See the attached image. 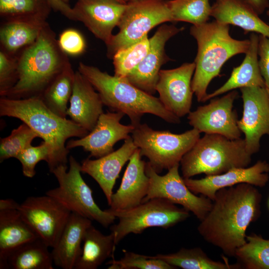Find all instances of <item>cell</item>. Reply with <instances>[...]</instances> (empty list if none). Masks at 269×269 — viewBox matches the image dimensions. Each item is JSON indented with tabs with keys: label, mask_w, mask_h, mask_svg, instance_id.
Here are the masks:
<instances>
[{
	"label": "cell",
	"mask_w": 269,
	"mask_h": 269,
	"mask_svg": "<svg viewBox=\"0 0 269 269\" xmlns=\"http://www.w3.org/2000/svg\"><path fill=\"white\" fill-rule=\"evenodd\" d=\"M249 40V48L241 64L233 68L230 77L222 86L208 94L205 102L238 88L266 87L258 63L259 35L252 32Z\"/></svg>",
	"instance_id": "cell-26"
},
{
	"label": "cell",
	"mask_w": 269,
	"mask_h": 269,
	"mask_svg": "<svg viewBox=\"0 0 269 269\" xmlns=\"http://www.w3.org/2000/svg\"><path fill=\"white\" fill-rule=\"evenodd\" d=\"M17 58L18 80L2 97L19 99L40 96L69 61L48 23L36 40Z\"/></svg>",
	"instance_id": "cell-3"
},
{
	"label": "cell",
	"mask_w": 269,
	"mask_h": 269,
	"mask_svg": "<svg viewBox=\"0 0 269 269\" xmlns=\"http://www.w3.org/2000/svg\"><path fill=\"white\" fill-rule=\"evenodd\" d=\"M38 238L23 219L18 207L0 209V269H8L7 260L13 252Z\"/></svg>",
	"instance_id": "cell-24"
},
{
	"label": "cell",
	"mask_w": 269,
	"mask_h": 269,
	"mask_svg": "<svg viewBox=\"0 0 269 269\" xmlns=\"http://www.w3.org/2000/svg\"><path fill=\"white\" fill-rule=\"evenodd\" d=\"M211 16L219 22L240 27L245 33L269 37V25L244 0H215L211 5Z\"/></svg>",
	"instance_id": "cell-25"
},
{
	"label": "cell",
	"mask_w": 269,
	"mask_h": 269,
	"mask_svg": "<svg viewBox=\"0 0 269 269\" xmlns=\"http://www.w3.org/2000/svg\"><path fill=\"white\" fill-rule=\"evenodd\" d=\"M229 29V24L215 20L190 27V34L197 44L191 86L199 102H205L208 87L220 75L224 63L235 55L246 54L249 48V39H234Z\"/></svg>",
	"instance_id": "cell-5"
},
{
	"label": "cell",
	"mask_w": 269,
	"mask_h": 269,
	"mask_svg": "<svg viewBox=\"0 0 269 269\" xmlns=\"http://www.w3.org/2000/svg\"><path fill=\"white\" fill-rule=\"evenodd\" d=\"M127 4L116 0H78L73 10L75 21L82 22L96 38L107 45Z\"/></svg>",
	"instance_id": "cell-19"
},
{
	"label": "cell",
	"mask_w": 269,
	"mask_h": 269,
	"mask_svg": "<svg viewBox=\"0 0 269 269\" xmlns=\"http://www.w3.org/2000/svg\"><path fill=\"white\" fill-rule=\"evenodd\" d=\"M24 221L49 247L53 248L71 212L53 197L46 194L30 196L19 204Z\"/></svg>",
	"instance_id": "cell-12"
},
{
	"label": "cell",
	"mask_w": 269,
	"mask_h": 269,
	"mask_svg": "<svg viewBox=\"0 0 269 269\" xmlns=\"http://www.w3.org/2000/svg\"><path fill=\"white\" fill-rule=\"evenodd\" d=\"M36 137H40L38 134L25 123L13 129L8 136L0 138V162L10 158H16Z\"/></svg>",
	"instance_id": "cell-36"
},
{
	"label": "cell",
	"mask_w": 269,
	"mask_h": 269,
	"mask_svg": "<svg viewBox=\"0 0 269 269\" xmlns=\"http://www.w3.org/2000/svg\"><path fill=\"white\" fill-rule=\"evenodd\" d=\"M52 9L60 12L69 19L75 20V17L73 8L63 0H46Z\"/></svg>",
	"instance_id": "cell-42"
},
{
	"label": "cell",
	"mask_w": 269,
	"mask_h": 269,
	"mask_svg": "<svg viewBox=\"0 0 269 269\" xmlns=\"http://www.w3.org/2000/svg\"><path fill=\"white\" fill-rule=\"evenodd\" d=\"M268 206H269V202H268Z\"/></svg>",
	"instance_id": "cell-47"
},
{
	"label": "cell",
	"mask_w": 269,
	"mask_h": 269,
	"mask_svg": "<svg viewBox=\"0 0 269 269\" xmlns=\"http://www.w3.org/2000/svg\"><path fill=\"white\" fill-rule=\"evenodd\" d=\"M125 115L120 112L103 113L94 129L84 137L71 139L66 143L67 149L81 147L90 153L89 157H101L113 152L119 141L125 140L132 134L134 126L120 123Z\"/></svg>",
	"instance_id": "cell-15"
},
{
	"label": "cell",
	"mask_w": 269,
	"mask_h": 269,
	"mask_svg": "<svg viewBox=\"0 0 269 269\" xmlns=\"http://www.w3.org/2000/svg\"><path fill=\"white\" fill-rule=\"evenodd\" d=\"M234 257L241 268L269 269V240L252 234L236 251Z\"/></svg>",
	"instance_id": "cell-32"
},
{
	"label": "cell",
	"mask_w": 269,
	"mask_h": 269,
	"mask_svg": "<svg viewBox=\"0 0 269 269\" xmlns=\"http://www.w3.org/2000/svg\"><path fill=\"white\" fill-rule=\"evenodd\" d=\"M0 116L19 119L47 143L50 150L47 163L50 172L60 165H67L69 149L66 146V140L81 138L89 133L71 120L51 111L40 96L19 99L1 97Z\"/></svg>",
	"instance_id": "cell-2"
},
{
	"label": "cell",
	"mask_w": 269,
	"mask_h": 269,
	"mask_svg": "<svg viewBox=\"0 0 269 269\" xmlns=\"http://www.w3.org/2000/svg\"><path fill=\"white\" fill-rule=\"evenodd\" d=\"M238 92L231 91L220 98H213L205 105L191 111L187 116L189 124L200 133L218 134L230 139L241 138L238 115L233 109Z\"/></svg>",
	"instance_id": "cell-13"
},
{
	"label": "cell",
	"mask_w": 269,
	"mask_h": 269,
	"mask_svg": "<svg viewBox=\"0 0 269 269\" xmlns=\"http://www.w3.org/2000/svg\"><path fill=\"white\" fill-rule=\"evenodd\" d=\"M268 90V94H269V91Z\"/></svg>",
	"instance_id": "cell-48"
},
{
	"label": "cell",
	"mask_w": 269,
	"mask_h": 269,
	"mask_svg": "<svg viewBox=\"0 0 269 269\" xmlns=\"http://www.w3.org/2000/svg\"><path fill=\"white\" fill-rule=\"evenodd\" d=\"M137 148L130 136L124 140V144L117 150L95 159L88 157L82 162L81 172L88 174L97 182L109 205L122 168Z\"/></svg>",
	"instance_id": "cell-21"
},
{
	"label": "cell",
	"mask_w": 269,
	"mask_h": 269,
	"mask_svg": "<svg viewBox=\"0 0 269 269\" xmlns=\"http://www.w3.org/2000/svg\"><path fill=\"white\" fill-rule=\"evenodd\" d=\"M252 155L244 139H230L218 134H205L183 156L180 164L183 178L204 173L222 174L232 168L248 167Z\"/></svg>",
	"instance_id": "cell-6"
},
{
	"label": "cell",
	"mask_w": 269,
	"mask_h": 269,
	"mask_svg": "<svg viewBox=\"0 0 269 269\" xmlns=\"http://www.w3.org/2000/svg\"><path fill=\"white\" fill-rule=\"evenodd\" d=\"M140 0H125V1L127 3L134 2H136V1H140Z\"/></svg>",
	"instance_id": "cell-44"
},
{
	"label": "cell",
	"mask_w": 269,
	"mask_h": 269,
	"mask_svg": "<svg viewBox=\"0 0 269 269\" xmlns=\"http://www.w3.org/2000/svg\"><path fill=\"white\" fill-rule=\"evenodd\" d=\"M57 41L61 50L67 55L78 56L83 54L86 50V43L84 37L75 29L64 30Z\"/></svg>",
	"instance_id": "cell-40"
},
{
	"label": "cell",
	"mask_w": 269,
	"mask_h": 269,
	"mask_svg": "<svg viewBox=\"0 0 269 269\" xmlns=\"http://www.w3.org/2000/svg\"><path fill=\"white\" fill-rule=\"evenodd\" d=\"M18 80L17 58L0 51V95L10 89Z\"/></svg>",
	"instance_id": "cell-39"
},
{
	"label": "cell",
	"mask_w": 269,
	"mask_h": 269,
	"mask_svg": "<svg viewBox=\"0 0 269 269\" xmlns=\"http://www.w3.org/2000/svg\"><path fill=\"white\" fill-rule=\"evenodd\" d=\"M141 157L137 148L130 157L120 186L112 196L108 211L131 209L141 203L147 195L149 179L145 173L146 162Z\"/></svg>",
	"instance_id": "cell-20"
},
{
	"label": "cell",
	"mask_w": 269,
	"mask_h": 269,
	"mask_svg": "<svg viewBox=\"0 0 269 269\" xmlns=\"http://www.w3.org/2000/svg\"><path fill=\"white\" fill-rule=\"evenodd\" d=\"M149 48V38L147 35L134 44L118 50L112 58L114 75L126 77L140 63Z\"/></svg>",
	"instance_id": "cell-35"
},
{
	"label": "cell",
	"mask_w": 269,
	"mask_h": 269,
	"mask_svg": "<svg viewBox=\"0 0 269 269\" xmlns=\"http://www.w3.org/2000/svg\"><path fill=\"white\" fill-rule=\"evenodd\" d=\"M49 154V147L44 141L39 145H31L21 152L16 159L21 164L23 175L29 178L33 177L36 173V164L41 160L47 162Z\"/></svg>",
	"instance_id": "cell-38"
},
{
	"label": "cell",
	"mask_w": 269,
	"mask_h": 269,
	"mask_svg": "<svg viewBox=\"0 0 269 269\" xmlns=\"http://www.w3.org/2000/svg\"><path fill=\"white\" fill-rule=\"evenodd\" d=\"M124 256L119 260L114 258L107 263L109 269H175L176 268L153 256L124 250Z\"/></svg>",
	"instance_id": "cell-37"
},
{
	"label": "cell",
	"mask_w": 269,
	"mask_h": 269,
	"mask_svg": "<svg viewBox=\"0 0 269 269\" xmlns=\"http://www.w3.org/2000/svg\"><path fill=\"white\" fill-rule=\"evenodd\" d=\"M89 81L78 70L75 72L73 92L67 116L89 132L104 113L100 96Z\"/></svg>",
	"instance_id": "cell-22"
},
{
	"label": "cell",
	"mask_w": 269,
	"mask_h": 269,
	"mask_svg": "<svg viewBox=\"0 0 269 269\" xmlns=\"http://www.w3.org/2000/svg\"><path fill=\"white\" fill-rule=\"evenodd\" d=\"M68 160V171L67 165H61L51 172L59 185L47 191L45 194L55 198L71 213L108 227L117 218L107 210H102L95 202L92 189L81 176V164L72 155Z\"/></svg>",
	"instance_id": "cell-8"
},
{
	"label": "cell",
	"mask_w": 269,
	"mask_h": 269,
	"mask_svg": "<svg viewBox=\"0 0 269 269\" xmlns=\"http://www.w3.org/2000/svg\"><path fill=\"white\" fill-rule=\"evenodd\" d=\"M258 56L260 72L269 91V37L261 34L259 35Z\"/></svg>",
	"instance_id": "cell-41"
},
{
	"label": "cell",
	"mask_w": 269,
	"mask_h": 269,
	"mask_svg": "<svg viewBox=\"0 0 269 269\" xmlns=\"http://www.w3.org/2000/svg\"><path fill=\"white\" fill-rule=\"evenodd\" d=\"M63 0L66 2L69 0ZM116 0L119 1L120 2L123 3H127L125 1V0Z\"/></svg>",
	"instance_id": "cell-45"
},
{
	"label": "cell",
	"mask_w": 269,
	"mask_h": 269,
	"mask_svg": "<svg viewBox=\"0 0 269 269\" xmlns=\"http://www.w3.org/2000/svg\"><path fill=\"white\" fill-rule=\"evenodd\" d=\"M249 4L259 14H263L269 8V0H244Z\"/></svg>",
	"instance_id": "cell-43"
},
{
	"label": "cell",
	"mask_w": 269,
	"mask_h": 269,
	"mask_svg": "<svg viewBox=\"0 0 269 269\" xmlns=\"http://www.w3.org/2000/svg\"><path fill=\"white\" fill-rule=\"evenodd\" d=\"M173 21H184L194 25L208 22L211 16L209 0H167Z\"/></svg>",
	"instance_id": "cell-34"
},
{
	"label": "cell",
	"mask_w": 269,
	"mask_h": 269,
	"mask_svg": "<svg viewBox=\"0 0 269 269\" xmlns=\"http://www.w3.org/2000/svg\"><path fill=\"white\" fill-rule=\"evenodd\" d=\"M51 9L46 0H0V15L5 20L14 19L46 20Z\"/></svg>",
	"instance_id": "cell-33"
},
{
	"label": "cell",
	"mask_w": 269,
	"mask_h": 269,
	"mask_svg": "<svg viewBox=\"0 0 269 269\" xmlns=\"http://www.w3.org/2000/svg\"><path fill=\"white\" fill-rule=\"evenodd\" d=\"M195 63H184L172 69H161L156 86L164 107L179 118L191 112L193 94L191 82Z\"/></svg>",
	"instance_id": "cell-16"
},
{
	"label": "cell",
	"mask_w": 269,
	"mask_h": 269,
	"mask_svg": "<svg viewBox=\"0 0 269 269\" xmlns=\"http://www.w3.org/2000/svg\"><path fill=\"white\" fill-rule=\"evenodd\" d=\"M110 213L119 219L110 228L116 245L129 234H140L151 227L168 229L186 220L190 215L184 208L161 198H151L129 210Z\"/></svg>",
	"instance_id": "cell-9"
},
{
	"label": "cell",
	"mask_w": 269,
	"mask_h": 269,
	"mask_svg": "<svg viewBox=\"0 0 269 269\" xmlns=\"http://www.w3.org/2000/svg\"><path fill=\"white\" fill-rule=\"evenodd\" d=\"M168 264L183 269H241L237 263L231 265L225 258L223 262L210 259L200 247L190 249L182 248L176 253L157 254L153 256Z\"/></svg>",
	"instance_id": "cell-31"
},
{
	"label": "cell",
	"mask_w": 269,
	"mask_h": 269,
	"mask_svg": "<svg viewBox=\"0 0 269 269\" xmlns=\"http://www.w3.org/2000/svg\"><path fill=\"white\" fill-rule=\"evenodd\" d=\"M92 220L71 213L51 254L54 264L63 269H74L81 256L82 243Z\"/></svg>",
	"instance_id": "cell-23"
},
{
	"label": "cell",
	"mask_w": 269,
	"mask_h": 269,
	"mask_svg": "<svg viewBox=\"0 0 269 269\" xmlns=\"http://www.w3.org/2000/svg\"><path fill=\"white\" fill-rule=\"evenodd\" d=\"M267 15L269 16V8L267 11Z\"/></svg>",
	"instance_id": "cell-46"
},
{
	"label": "cell",
	"mask_w": 269,
	"mask_h": 269,
	"mask_svg": "<svg viewBox=\"0 0 269 269\" xmlns=\"http://www.w3.org/2000/svg\"><path fill=\"white\" fill-rule=\"evenodd\" d=\"M48 248L40 238L23 245L9 256L8 269H53V260Z\"/></svg>",
	"instance_id": "cell-30"
},
{
	"label": "cell",
	"mask_w": 269,
	"mask_h": 269,
	"mask_svg": "<svg viewBox=\"0 0 269 269\" xmlns=\"http://www.w3.org/2000/svg\"><path fill=\"white\" fill-rule=\"evenodd\" d=\"M167 21H173L167 0L127 3L118 25L119 31L106 45L107 57L112 59L118 50L140 41L153 28Z\"/></svg>",
	"instance_id": "cell-10"
},
{
	"label": "cell",
	"mask_w": 269,
	"mask_h": 269,
	"mask_svg": "<svg viewBox=\"0 0 269 269\" xmlns=\"http://www.w3.org/2000/svg\"><path fill=\"white\" fill-rule=\"evenodd\" d=\"M114 236L104 235L92 225L86 231L81 256L74 269H96L109 258H114Z\"/></svg>",
	"instance_id": "cell-28"
},
{
	"label": "cell",
	"mask_w": 269,
	"mask_h": 269,
	"mask_svg": "<svg viewBox=\"0 0 269 269\" xmlns=\"http://www.w3.org/2000/svg\"><path fill=\"white\" fill-rule=\"evenodd\" d=\"M269 163L258 160L250 167L232 168L222 174L206 176L201 179L184 178L188 188L194 194L202 195L214 200L218 190L246 183L263 187L269 180Z\"/></svg>",
	"instance_id": "cell-18"
},
{
	"label": "cell",
	"mask_w": 269,
	"mask_h": 269,
	"mask_svg": "<svg viewBox=\"0 0 269 269\" xmlns=\"http://www.w3.org/2000/svg\"><path fill=\"white\" fill-rule=\"evenodd\" d=\"M262 194L256 186L243 183L217 191L212 205L197 227L208 243L234 257L246 242V231L261 213Z\"/></svg>",
	"instance_id": "cell-1"
},
{
	"label": "cell",
	"mask_w": 269,
	"mask_h": 269,
	"mask_svg": "<svg viewBox=\"0 0 269 269\" xmlns=\"http://www.w3.org/2000/svg\"><path fill=\"white\" fill-rule=\"evenodd\" d=\"M47 23L46 20L39 19L6 20L0 28V50L17 56L36 40Z\"/></svg>",
	"instance_id": "cell-27"
},
{
	"label": "cell",
	"mask_w": 269,
	"mask_h": 269,
	"mask_svg": "<svg viewBox=\"0 0 269 269\" xmlns=\"http://www.w3.org/2000/svg\"><path fill=\"white\" fill-rule=\"evenodd\" d=\"M200 133L192 128L176 134L168 131L154 130L146 124L134 127L132 133L134 144L141 156L158 174L180 164L183 156L200 137Z\"/></svg>",
	"instance_id": "cell-7"
},
{
	"label": "cell",
	"mask_w": 269,
	"mask_h": 269,
	"mask_svg": "<svg viewBox=\"0 0 269 269\" xmlns=\"http://www.w3.org/2000/svg\"><path fill=\"white\" fill-rule=\"evenodd\" d=\"M184 29L173 25L163 24L149 38V48L136 68L126 77L133 85L143 92L153 95L162 66L170 60L165 46L171 37Z\"/></svg>",
	"instance_id": "cell-17"
},
{
	"label": "cell",
	"mask_w": 269,
	"mask_h": 269,
	"mask_svg": "<svg viewBox=\"0 0 269 269\" xmlns=\"http://www.w3.org/2000/svg\"><path fill=\"white\" fill-rule=\"evenodd\" d=\"M78 70L98 92L104 105L113 112L127 115L134 126L140 124L146 114L155 115L170 124L181 122L180 118L168 111L159 98L140 90L126 78L112 76L82 62L79 63Z\"/></svg>",
	"instance_id": "cell-4"
},
{
	"label": "cell",
	"mask_w": 269,
	"mask_h": 269,
	"mask_svg": "<svg viewBox=\"0 0 269 269\" xmlns=\"http://www.w3.org/2000/svg\"><path fill=\"white\" fill-rule=\"evenodd\" d=\"M75 75L69 61L40 95L46 106L62 118L67 116V104L73 92Z\"/></svg>",
	"instance_id": "cell-29"
},
{
	"label": "cell",
	"mask_w": 269,
	"mask_h": 269,
	"mask_svg": "<svg viewBox=\"0 0 269 269\" xmlns=\"http://www.w3.org/2000/svg\"><path fill=\"white\" fill-rule=\"evenodd\" d=\"M180 164L160 175L146 162L145 173L149 179L147 195L142 202L154 198L166 199L175 204H179L191 212L200 221L210 211L212 201L202 195L197 196L186 185L179 172Z\"/></svg>",
	"instance_id": "cell-11"
},
{
	"label": "cell",
	"mask_w": 269,
	"mask_h": 269,
	"mask_svg": "<svg viewBox=\"0 0 269 269\" xmlns=\"http://www.w3.org/2000/svg\"><path fill=\"white\" fill-rule=\"evenodd\" d=\"M240 91L243 112L238 125L245 135L246 149L252 155L260 150L262 136L269 135V94L266 87H244Z\"/></svg>",
	"instance_id": "cell-14"
}]
</instances>
